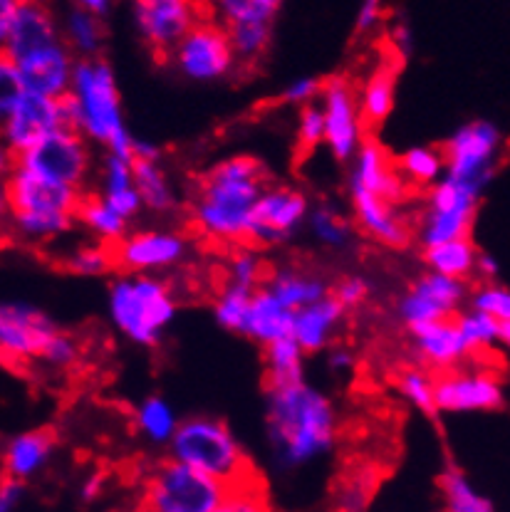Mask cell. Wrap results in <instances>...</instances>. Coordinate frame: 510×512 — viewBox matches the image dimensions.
Returning a JSON list of instances; mask_svg holds the SVG:
<instances>
[{
  "label": "cell",
  "mask_w": 510,
  "mask_h": 512,
  "mask_svg": "<svg viewBox=\"0 0 510 512\" xmlns=\"http://www.w3.org/2000/svg\"><path fill=\"white\" fill-rule=\"evenodd\" d=\"M57 332L55 320L30 302L13 300L0 307V354L10 369L40 362Z\"/></svg>",
  "instance_id": "13"
},
{
  "label": "cell",
  "mask_w": 510,
  "mask_h": 512,
  "mask_svg": "<svg viewBox=\"0 0 510 512\" xmlns=\"http://www.w3.org/2000/svg\"><path fill=\"white\" fill-rule=\"evenodd\" d=\"M456 322H459L463 339H466L468 349H471V357H486L488 352H493L501 344L503 325L493 320L491 315H486V312L468 307V310H463L456 317Z\"/></svg>",
  "instance_id": "43"
},
{
  "label": "cell",
  "mask_w": 510,
  "mask_h": 512,
  "mask_svg": "<svg viewBox=\"0 0 510 512\" xmlns=\"http://www.w3.org/2000/svg\"><path fill=\"white\" fill-rule=\"evenodd\" d=\"M134 3H139V0H134Z\"/></svg>",
  "instance_id": "64"
},
{
  "label": "cell",
  "mask_w": 510,
  "mask_h": 512,
  "mask_svg": "<svg viewBox=\"0 0 510 512\" xmlns=\"http://www.w3.org/2000/svg\"><path fill=\"white\" fill-rule=\"evenodd\" d=\"M13 65L15 77L25 92L43 94V97L62 99L67 97L75 75L77 57L65 43V38L48 43L38 50L8 60Z\"/></svg>",
  "instance_id": "20"
},
{
  "label": "cell",
  "mask_w": 510,
  "mask_h": 512,
  "mask_svg": "<svg viewBox=\"0 0 510 512\" xmlns=\"http://www.w3.org/2000/svg\"><path fill=\"white\" fill-rule=\"evenodd\" d=\"M394 389L411 409L431 416L436 414V374L426 367H404L394 379Z\"/></svg>",
  "instance_id": "41"
},
{
  "label": "cell",
  "mask_w": 510,
  "mask_h": 512,
  "mask_svg": "<svg viewBox=\"0 0 510 512\" xmlns=\"http://www.w3.org/2000/svg\"><path fill=\"white\" fill-rule=\"evenodd\" d=\"M350 193L352 218H355L357 228L364 235H369L377 243L387 245V248H404L414 238V226L402 213V206L387 198L377 196L364 188L347 186Z\"/></svg>",
  "instance_id": "21"
},
{
  "label": "cell",
  "mask_w": 510,
  "mask_h": 512,
  "mask_svg": "<svg viewBox=\"0 0 510 512\" xmlns=\"http://www.w3.org/2000/svg\"><path fill=\"white\" fill-rule=\"evenodd\" d=\"M310 201L293 186H268L255 206L248 243L253 248H275L295 238L310 218Z\"/></svg>",
  "instance_id": "15"
},
{
  "label": "cell",
  "mask_w": 510,
  "mask_h": 512,
  "mask_svg": "<svg viewBox=\"0 0 510 512\" xmlns=\"http://www.w3.org/2000/svg\"><path fill=\"white\" fill-rule=\"evenodd\" d=\"M176 305L174 290L159 275L122 273L107 290V315L112 327L139 347H154L166 329L174 325Z\"/></svg>",
  "instance_id": "5"
},
{
  "label": "cell",
  "mask_w": 510,
  "mask_h": 512,
  "mask_svg": "<svg viewBox=\"0 0 510 512\" xmlns=\"http://www.w3.org/2000/svg\"><path fill=\"white\" fill-rule=\"evenodd\" d=\"M478 253L481 250L473 245L471 238L446 240V243L424 248V265L429 273H439L446 275V278L468 282V278L476 275Z\"/></svg>",
  "instance_id": "33"
},
{
  "label": "cell",
  "mask_w": 510,
  "mask_h": 512,
  "mask_svg": "<svg viewBox=\"0 0 510 512\" xmlns=\"http://www.w3.org/2000/svg\"><path fill=\"white\" fill-rule=\"evenodd\" d=\"M379 18H382V0H362L357 10V33H372L377 28Z\"/></svg>",
  "instance_id": "54"
},
{
  "label": "cell",
  "mask_w": 510,
  "mask_h": 512,
  "mask_svg": "<svg viewBox=\"0 0 510 512\" xmlns=\"http://www.w3.org/2000/svg\"><path fill=\"white\" fill-rule=\"evenodd\" d=\"M265 265L260 258L258 248H253L251 243H241L238 248L231 250L226 263V282L238 287H248V290H258L265 285Z\"/></svg>",
  "instance_id": "46"
},
{
  "label": "cell",
  "mask_w": 510,
  "mask_h": 512,
  "mask_svg": "<svg viewBox=\"0 0 510 512\" xmlns=\"http://www.w3.org/2000/svg\"><path fill=\"white\" fill-rule=\"evenodd\" d=\"M65 107L67 127L80 132L90 144L102 146L104 154L132 156L134 137L124 122L117 75L107 60H77Z\"/></svg>",
  "instance_id": "4"
},
{
  "label": "cell",
  "mask_w": 510,
  "mask_h": 512,
  "mask_svg": "<svg viewBox=\"0 0 510 512\" xmlns=\"http://www.w3.org/2000/svg\"><path fill=\"white\" fill-rule=\"evenodd\" d=\"M122 512H149L147 508H142V505H139V508H129V510H122Z\"/></svg>",
  "instance_id": "62"
},
{
  "label": "cell",
  "mask_w": 510,
  "mask_h": 512,
  "mask_svg": "<svg viewBox=\"0 0 510 512\" xmlns=\"http://www.w3.org/2000/svg\"><path fill=\"white\" fill-rule=\"evenodd\" d=\"M307 231L322 248L330 250H347V245L355 240V228L350 226V221L330 206L312 208L307 218Z\"/></svg>",
  "instance_id": "42"
},
{
  "label": "cell",
  "mask_w": 510,
  "mask_h": 512,
  "mask_svg": "<svg viewBox=\"0 0 510 512\" xmlns=\"http://www.w3.org/2000/svg\"><path fill=\"white\" fill-rule=\"evenodd\" d=\"M191 243L181 231L142 228L129 231L114 245L117 270L129 275H159L174 270L189 258Z\"/></svg>",
  "instance_id": "14"
},
{
  "label": "cell",
  "mask_w": 510,
  "mask_h": 512,
  "mask_svg": "<svg viewBox=\"0 0 510 512\" xmlns=\"http://www.w3.org/2000/svg\"><path fill=\"white\" fill-rule=\"evenodd\" d=\"M392 43L394 47H397L399 55H411V30L407 28V25H394L392 28Z\"/></svg>",
  "instance_id": "58"
},
{
  "label": "cell",
  "mask_w": 510,
  "mask_h": 512,
  "mask_svg": "<svg viewBox=\"0 0 510 512\" xmlns=\"http://www.w3.org/2000/svg\"><path fill=\"white\" fill-rule=\"evenodd\" d=\"M283 0H208L213 18L221 25L268 23L273 25Z\"/></svg>",
  "instance_id": "40"
},
{
  "label": "cell",
  "mask_w": 510,
  "mask_h": 512,
  "mask_svg": "<svg viewBox=\"0 0 510 512\" xmlns=\"http://www.w3.org/2000/svg\"><path fill=\"white\" fill-rule=\"evenodd\" d=\"M216 512H273V508H270V500L258 478L241 488H233Z\"/></svg>",
  "instance_id": "49"
},
{
  "label": "cell",
  "mask_w": 510,
  "mask_h": 512,
  "mask_svg": "<svg viewBox=\"0 0 510 512\" xmlns=\"http://www.w3.org/2000/svg\"><path fill=\"white\" fill-rule=\"evenodd\" d=\"M132 156H134V161H159L161 151H159V146L154 144V141L134 137Z\"/></svg>",
  "instance_id": "57"
},
{
  "label": "cell",
  "mask_w": 510,
  "mask_h": 512,
  "mask_svg": "<svg viewBox=\"0 0 510 512\" xmlns=\"http://www.w3.org/2000/svg\"><path fill=\"white\" fill-rule=\"evenodd\" d=\"M471 300L468 282L446 278V275L429 273L419 275L409 285V290L399 297L397 312L402 322L411 327L429 325L439 320H456L461 307Z\"/></svg>",
  "instance_id": "17"
},
{
  "label": "cell",
  "mask_w": 510,
  "mask_h": 512,
  "mask_svg": "<svg viewBox=\"0 0 510 512\" xmlns=\"http://www.w3.org/2000/svg\"><path fill=\"white\" fill-rule=\"evenodd\" d=\"M293 325L295 312L290 307H285L273 292L265 290V287L253 292L251 310H248L246 327H243V337L268 347V344L278 342V339L293 337Z\"/></svg>",
  "instance_id": "28"
},
{
  "label": "cell",
  "mask_w": 510,
  "mask_h": 512,
  "mask_svg": "<svg viewBox=\"0 0 510 512\" xmlns=\"http://www.w3.org/2000/svg\"><path fill=\"white\" fill-rule=\"evenodd\" d=\"M0 119H3V146L10 159L25 154L57 129L67 127L65 97L52 99L25 92L15 77L13 65L0 60Z\"/></svg>",
  "instance_id": "7"
},
{
  "label": "cell",
  "mask_w": 510,
  "mask_h": 512,
  "mask_svg": "<svg viewBox=\"0 0 510 512\" xmlns=\"http://www.w3.org/2000/svg\"><path fill=\"white\" fill-rule=\"evenodd\" d=\"M20 5H28V3H40V0H18Z\"/></svg>",
  "instance_id": "63"
},
{
  "label": "cell",
  "mask_w": 510,
  "mask_h": 512,
  "mask_svg": "<svg viewBox=\"0 0 510 512\" xmlns=\"http://www.w3.org/2000/svg\"><path fill=\"white\" fill-rule=\"evenodd\" d=\"M322 87L325 82H320L317 77H298V80L290 82L283 92H280V99L290 107H310V104H317V99L322 97Z\"/></svg>",
  "instance_id": "52"
},
{
  "label": "cell",
  "mask_w": 510,
  "mask_h": 512,
  "mask_svg": "<svg viewBox=\"0 0 510 512\" xmlns=\"http://www.w3.org/2000/svg\"><path fill=\"white\" fill-rule=\"evenodd\" d=\"M263 287L273 292V295L293 312L315 305L317 300H322V297H327L332 292L330 282L322 278L320 273L298 268V265L275 268L273 273H268Z\"/></svg>",
  "instance_id": "27"
},
{
  "label": "cell",
  "mask_w": 510,
  "mask_h": 512,
  "mask_svg": "<svg viewBox=\"0 0 510 512\" xmlns=\"http://www.w3.org/2000/svg\"><path fill=\"white\" fill-rule=\"evenodd\" d=\"M65 270L77 275V278H102V275H109L112 270H117L114 245H107L95 238L77 243L65 255Z\"/></svg>",
  "instance_id": "39"
},
{
  "label": "cell",
  "mask_w": 510,
  "mask_h": 512,
  "mask_svg": "<svg viewBox=\"0 0 510 512\" xmlns=\"http://www.w3.org/2000/svg\"><path fill=\"white\" fill-rule=\"evenodd\" d=\"M409 337L416 364H421L436 376L459 369L473 359L456 320H439L411 327Z\"/></svg>",
  "instance_id": "22"
},
{
  "label": "cell",
  "mask_w": 510,
  "mask_h": 512,
  "mask_svg": "<svg viewBox=\"0 0 510 512\" xmlns=\"http://www.w3.org/2000/svg\"><path fill=\"white\" fill-rule=\"evenodd\" d=\"M481 196L483 191L449 174L429 188L414 223V238L419 240L421 248H431L446 240L471 238Z\"/></svg>",
  "instance_id": "9"
},
{
  "label": "cell",
  "mask_w": 510,
  "mask_h": 512,
  "mask_svg": "<svg viewBox=\"0 0 510 512\" xmlns=\"http://www.w3.org/2000/svg\"><path fill=\"white\" fill-rule=\"evenodd\" d=\"M468 307L481 310L498 320L501 325L510 322V287L498 285V282H481L476 290H471V300Z\"/></svg>",
  "instance_id": "47"
},
{
  "label": "cell",
  "mask_w": 510,
  "mask_h": 512,
  "mask_svg": "<svg viewBox=\"0 0 510 512\" xmlns=\"http://www.w3.org/2000/svg\"><path fill=\"white\" fill-rule=\"evenodd\" d=\"M132 20L149 50L169 57L201 23V15L194 0H139L132 8Z\"/></svg>",
  "instance_id": "19"
},
{
  "label": "cell",
  "mask_w": 510,
  "mask_h": 512,
  "mask_svg": "<svg viewBox=\"0 0 510 512\" xmlns=\"http://www.w3.org/2000/svg\"><path fill=\"white\" fill-rule=\"evenodd\" d=\"M179 414H176L174 406L164 399V396H147L137 404L134 409V428H137L139 436L144 438L152 446H171L176 431L181 426Z\"/></svg>",
  "instance_id": "32"
},
{
  "label": "cell",
  "mask_w": 510,
  "mask_h": 512,
  "mask_svg": "<svg viewBox=\"0 0 510 512\" xmlns=\"http://www.w3.org/2000/svg\"><path fill=\"white\" fill-rule=\"evenodd\" d=\"M10 161L25 166L33 174L57 181V184L77 188V191H85L92 179V171H95L92 144L72 127L57 129L55 134L45 137L33 149Z\"/></svg>",
  "instance_id": "10"
},
{
  "label": "cell",
  "mask_w": 510,
  "mask_h": 512,
  "mask_svg": "<svg viewBox=\"0 0 510 512\" xmlns=\"http://www.w3.org/2000/svg\"><path fill=\"white\" fill-rule=\"evenodd\" d=\"M501 347L510 354V322L508 325H503V329H501Z\"/></svg>",
  "instance_id": "61"
},
{
  "label": "cell",
  "mask_w": 510,
  "mask_h": 512,
  "mask_svg": "<svg viewBox=\"0 0 510 512\" xmlns=\"http://www.w3.org/2000/svg\"><path fill=\"white\" fill-rule=\"evenodd\" d=\"M379 480L382 473L372 463H357L347 468L332 485V512H367L377 495Z\"/></svg>",
  "instance_id": "29"
},
{
  "label": "cell",
  "mask_w": 510,
  "mask_h": 512,
  "mask_svg": "<svg viewBox=\"0 0 510 512\" xmlns=\"http://www.w3.org/2000/svg\"><path fill=\"white\" fill-rule=\"evenodd\" d=\"M441 149L446 156V174L478 191H486L501 159L503 134L488 119H473L461 124Z\"/></svg>",
  "instance_id": "11"
},
{
  "label": "cell",
  "mask_w": 510,
  "mask_h": 512,
  "mask_svg": "<svg viewBox=\"0 0 510 512\" xmlns=\"http://www.w3.org/2000/svg\"><path fill=\"white\" fill-rule=\"evenodd\" d=\"M228 38H231V47L236 52L238 65H253L265 50L270 47L273 40V25L268 23H241V25H228Z\"/></svg>",
  "instance_id": "45"
},
{
  "label": "cell",
  "mask_w": 510,
  "mask_h": 512,
  "mask_svg": "<svg viewBox=\"0 0 510 512\" xmlns=\"http://www.w3.org/2000/svg\"><path fill=\"white\" fill-rule=\"evenodd\" d=\"M327 367L335 374H350L357 367L355 352L345 344H335V347L327 349Z\"/></svg>",
  "instance_id": "55"
},
{
  "label": "cell",
  "mask_w": 510,
  "mask_h": 512,
  "mask_svg": "<svg viewBox=\"0 0 510 512\" xmlns=\"http://www.w3.org/2000/svg\"><path fill=\"white\" fill-rule=\"evenodd\" d=\"M506 401L503 384L493 369L468 367L436 376V411L441 414H486Z\"/></svg>",
  "instance_id": "18"
},
{
  "label": "cell",
  "mask_w": 510,
  "mask_h": 512,
  "mask_svg": "<svg viewBox=\"0 0 510 512\" xmlns=\"http://www.w3.org/2000/svg\"><path fill=\"white\" fill-rule=\"evenodd\" d=\"M25 498V483L5 478L0 485V512H18Z\"/></svg>",
  "instance_id": "53"
},
{
  "label": "cell",
  "mask_w": 510,
  "mask_h": 512,
  "mask_svg": "<svg viewBox=\"0 0 510 512\" xmlns=\"http://www.w3.org/2000/svg\"><path fill=\"white\" fill-rule=\"evenodd\" d=\"M347 186L372 191L377 196L387 198V201L399 203V206L407 201L411 191L404 176L399 174L397 159H392L387 149H382L377 141H367L355 159L350 161Z\"/></svg>",
  "instance_id": "23"
},
{
  "label": "cell",
  "mask_w": 510,
  "mask_h": 512,
  "mask_svg": "<svg viewBox=\"0 0 510 512\" xmlns=\"http://www.w3.org/2000/svg\"><path fill=\"white\" fill-rule=\"evenodd\" d=\"M75 8L87 10L92 15H107L109 8H112V0H75Z\"/></svg>",
  "instance_id": "60"
},
{
  "label": "cell",
  "mask_w": 510,
  "mask_h": 512,
  "mask_svg": "<svg viewBox=\"0 0 510 512\" xmlns=\"http://www.w3.org/2000/svg\"><path fill=\"white\" fill-rule=\"evenodd\" d=\"M77 226H82L90 238L102 240L107 245H117L124 235L129 233V221L112 208L100 193H87L82 196L80 208H77Z\"/></svg>",
  "instance_id": "31"
},
{
  "label": "cell",
  "mask_w": 510,
  "mask_h": 512,
  "mask_svg": "<svg viewBox=\"0 0 510 512\" xmlns=\"http://www.w3.org/2000/svg\"><path fill=\"white\" fill-rule=\"evenodd\" d=\"M62 38L67 47L75 52L77 60L100 57L104 45V25L100 15H92L82 8H72L62 25Z\"/></svg>",
  "instance_id": "35"
},
{
  "label": "cell",
  "mask_w": 510,
  "mask_h": 512,
  "mask_svg": "<svg viewBox=\"0 0 510 512\" xmlns=\"http://www.w3.org/2000/svg\"><path fill=\"white\" fill-rule=\"evenodd\" d=\"M169 65L184 80L208 85L231 75L238 67L226 25L216 20H201L169 55Z\"/></svg>",
  "instance_id": "12"
},
{
  "label": "cell",
  "mask_w": 510,
  "mask_h": 512,
  "mask_svg": "<svg viewBox=\"0 0 510 512\" xmlns=\"http://www.w3.org/2000/svg\"><path fill=\"white\" fill-rule=\"evenodd\" d=\"M102 488H104V480L100 478V475H90V478H87L80 488L82 500H87V503H90V500H97L100 498Z\"/></svg>",
  "instance_id": "59"
},
{
  "label": "cell",
  "mask_w": 510,
  "mask_h": 512,
  "mask_svg": "<svg viewBox=\"0 0 510 512\" xmlns=\"http://www.w3.org/2000/svg\"><path fill=\"white\" fill-rule=\"evenodd\" d=\"M439 493L444 512H493L491 500L478 493L461 468L449 466L439 475Z\"/></svg>",
  "instance_id": "37"
},
{
  "label": "cell",
  "mask_w": 510,
  "mask_h": 512,
  "mask_svg": "<svg viewBox=\"0 0 510 512\" xmlns=\"http://www.w3.org/2000/svg\"><path fill=\"white\" fill-rule=\"evenodd\" d=\"M501 273V265L498 260L493 258L491 253H478V263H476V275L481 278V282H493Z\"/></svg>",
  "instance_id": "56"
},
{
  "label": "cell",
  "mask_w": 510,
  "mask_h": 512,
  "mask_svg": "<svg viewBox=\"0 0 510 512\" xmlns=\"http://www.w3.org/2000/svg\"><path fill=\"white\" fill-rule=\"evenodd\" d=\"M337 431L335 404L310 381L268 386L265 436L280 470H300L330 456Z\"/></svg>",
  "instance_id": "1"
},
{
  "label": "cell",
  "mask_w": 510,
  "mask_h": 512,
  "mask_svg": "<svg viewBox=\"0 0 510 512\" xmlns=\"http://www.w3.org/2000/svg\"><path fill=\"white\" fill-rule=\"evenodd\" d=\"M359 94V109H362L364 124L369 129L382 127L394 109V97H397V67L382 62L367 82L362 85Z\"/></svg>",
  "instance_id": "30"
},
{
  "label": "cell",
  "mask_w": 510,
  "mask_h": 512,
  "mask_svg": "<svg viewBox=\"0 0 510 512\" xmlns=\"http://www.w3.org/2000/svg\"><path fill=\"white\" fill-rule=\"evenodd\" d=\"M77 359H80V344H77V339L72 337V334L62 332L60 329V332L50 339L48 347H45L40 362L48 369H52V372H67V369L75 367Z\"/></svg>",
  "instance_id": "50"
},
{
  "label": "cell",
  "mask_w": 510,
  "mask_h": 512,
  "mask_svg": "<svg viewBox=\"0 0 510 512\" xmlns=\"http://www.w3.org/2000/svg\"><path fill=\"white\" fill-rule=\"evenodd\" d=\"M265 349V379L268 386L293 384L305 379V357L307 352L298 344L295 337L278 339Z\"/></svg>",
  "instance_id": "36"
},
{
  "label": "cell",
  "mask_w": 510,
  "mask_h": 512,
  "mask_svg": "<svg viewBox=\"0 0 510 512\" xmlns=\"http://www.w3.org/2000/svg\"><path fill=\"white\" fill-rule=\"evenodd\" d=\"M52 453H55V436L48 428H30L20 431L5 441L3 448V470L5 478L28 480L38 478L48 468Z\"/></svg>",
  "instance_id": "25"
},
{
  "label": "cell",
  "mask_w": 510,
  "mask_h": 512,
  "mask_svg": "<svg viewBox=\"0 0 510 512\" xmlns=\"http://www.w3.org/2000/svg\"><path fill=\"white\" fill-rule=\"evenodd\" d=\"M345 315V307H342L330 292L327 297L317 300L315 305L303 307V310L295 312L293 337L298 339V344L307 354L325 352V349L332 347V339H335L337 329H340Z\"/></svg>",
  "instance_id": "26"
},
{
  "label": "cell",
  "mask_w": 510,
  "mask_h": 512,
  "mask_svg": "<svg viewBox=\"0 0 510 512\" xmlns=\"http://www.w3.org/2000/svg\"><path fill=\"white\" fill-rule=\"evenodd\" d=\"M137 188L147 211L171 213L179 203L176 188L159 161H137Z\"/></svg>",
  "instance_id": "38"
},
{
  "label": "cell",
  "mask_w": 510,
  "mask_h": 512,
  "mask_svg": "<svg viewBox=\"0 0 510 512\" xmlns=\"http://www.w3.org/2000/svg\"><path fill=\"white\" fill-rule=\"evenodd\" d=\"M231 488L221 480L166 458L149 470L142 485V508L149 512H216Z\"/></svg>",
  "instance_id": "8"
},
{
  "label": "cell",
  "mask_w": 510,
  "mask_h": 512,
  "mask_svg": "<svg viewBox=\"0 0 510 512\" xmlns=\"http://www.w3.org/2000/svg\"><path fill=\"white\" fill-rule=\"evenodd\" d=\"M268 174L253 156H228L199 176L189 213L196 233L221 245L248 243V228Z\"/></svg>",
  "instance_id": "2"
},
{
  "label": "cell",
  "mask_w": 510,
  "mask_h": 512,
  "mask_svg": "<svg viewBox=\"0 0 510 512\" xmlns=\"http://www.w3.org/2000/svg\"><path fill=\"white\" fill-rule=\"evenodd\" d=\"M169 458L221 480L231 490L258 480L243 443L233 428L216 416H191L181 421L169 446Z\"/></svg>",
  "instance_id": "6"
},
{
  "label": "cell",
  "mask_w": 510,
  "mask_h": 512,
  "mask_svg": "<svg viewBox=\"0 0 510 512\" xmlns=\"http://www.w3.org/2000/svg\"><path fill=\"white\" fill-rule=\"evenodd\" d=\"M3 196L13 238L28 245H48L72 231L85 191L57 184L10 161Z\"/></svg>",
  "instance_id": "3"
},
{
  "label": "cell",
  "mask_w": 510,
  "mask_h": 512,
  "mask_svg": "<svg viewBox=\"0 0 510 512\" xmlns=\"http://www.w3.org/2000/svg\"><path fill=\"white\" fill-rule=\"evenodd\" d=\"M253 292L255 290H248V287H238V285H231V282H223L221 290L216 292V300H213V317H216L218 325L228 329V332L243 334L248 310H251Z\"/></svg>",
  "instance_id": "44"
},
{
  "label": "cell",
  "mask_w": 510,
  "mask_h": 512,
  "mask_svg": "<svg viewBox=\"0 0 510 512\" xmlns=\"http://www.w3.org/2000/svg\"><path fill=\"white\" fill-rule=\"evenodd\" d=\"M322 114H325V146L337 161H352L359 154L367 137H364L362 109L355 87L342 77H332L325 82L320 97Z\"/></svg>",
  "instance_id": "16"
},
{
  "label": "cell",
  "mask_w": 510,
  "mask_h": 512,
  "mask_svg": "<svg viewBox=\"0 0 510 512\" xmlns=\"http://www.w3.org/2000/svg\"><path fill=\"white\" fill-rule=\"evenodd\" d=\"M137 161L132 156L104 154L97 169V193L112 208H117L127 221H134L144 211L142 196L137 188Z\"/></svg>",
  "instance_id": "24"
},
{
  "label": "cell",
  "mask_w": 510,
  "mask_h": 512,
  "mask_svg": "<svg viewBox=\"0 0 510 512\" xmlns=\"http://www.w3.org/2000/svg\"><path fill=\"white\" fill-rule=\"evenodd\" d=\"M399 174L409 188L429 191L446 176V156L441 146H411L397 159Z\"/></svg>",
  "instance_id": "34"
},
{
  "label": "cell",
  "mask_w": 510,
  "mask_h": 512,
  "mask_svg": "<svg viewBox=\"0 0 510 512\" xmlns=\"http://www.w3.org/2000/svg\"><path fill=\"white\" fill-rule=\"evenodd\" d=\"M295 139H298V149L303 154H312L317 146L325 144V114H322L320 102L300 109Z\"/></svg>",
  "instance_id": "48"
},
{
  "label": "cell",
  "mask_w": 510,
  "mask_h": 512,
  "mask_svg": "<svg viewBox=\"0 0 510 512\" xmlns=\"http://www.w3.org/2000/svg\"><path fill=\"white\" fill-rule=\"evenodd\" d=\"M369 295H372V285L362 275H345L332 285V297L345 307V312L362 307L369 300Z\"/></svg>",
  "instance_id": "51"
}]
</instances>
